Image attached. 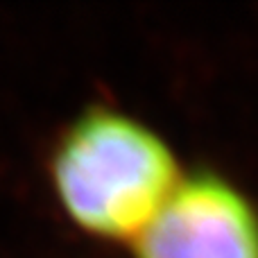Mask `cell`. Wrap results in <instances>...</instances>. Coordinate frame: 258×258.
Wrapping results in <instances>:
<instances>
[{"mask_svg": "<svg viewBox=\"0 0 258 258\" xmlns=\"http://www.w3.org/2000/svg\"><path fill=\"white\" fill-rule=\"evenodd\" d=\"M50 170L66 215L102 238H138L179 186L168 145L109 109H91L63 132Z\"/></svg>", "mask_w": 258, "mask_h": 258, "instance_id": "6da1fadb", "label": "cell"}, {"mask_svg": "<svg viewBox=\"0 0 258 258\" xmlns=\"http://www.w3.org/2000/svg\"><path fill=\"white\" fill-rule=\"evenodd\" d=\"M138 258H258V215L211 174L179 181L136 238Z\"/></svg>", "mask_w": 258, "mask_h": 258, "instance_id": "7a4b0ae2", "label": "cell"}]
</instances>
